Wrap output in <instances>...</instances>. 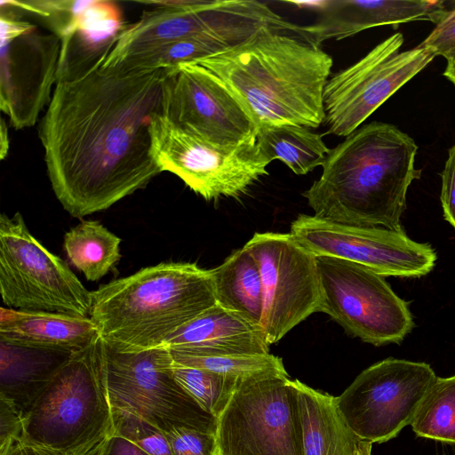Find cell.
<instances>
[{
    "instance_id": "6da1fadb",
    "label": "cell",
    "mask_w": 455,
    "mask_h": 455,
    "mask_svg": "<svg viewBox=\"0 0 455 455\" xmlns=\"http://www.w3.org/2000/svg\"><path fill=\"white\" fill-rule=\"evenodd\" d=\"M57 81L39 128L55 196L72 217L108 209L161 171L149 124L163 113L170 68L103 67Z\"/></svg>"
},
{
    "instance_id": "7a4b0ae2",
    "label": "cell",
    "mask_w": 455,
    "mask_h": 455,
    "mask_svg": "<svg viewBox=\"0 0 455 455\" xmlns=\"http://www.w3.org/2000/svg\"><path fill=\"white\" fill-rule=\"evenodd\" d=\"M417 151L395 126L364 124L330 150L320 178L302 196L319 219L403 230L407 191L421 175L414 165Z\"/></svg>"
},
{
    "instance_id": "3957f363",
    "label": "cell",
    "mask_w": 455,
    "mask_h": 455,
    "mask_svg": "<svg viewBox=\"0 0 455 455\" xmlns=\"http://www.w3.org/2000/svg\"><path fill=\"white\" fill-rule=\"evenodd\" d=\"M281 32L263 27L240 45L193 62L226 84L258 128H316L325 117L323 90L332 58L320 46Z\"/></svg>"
},
{
    "instance_id": "277c9868",
    "label": "cell",
    "mask_w": 455,
    "mask_h": 455,
    "mask_svg": "<svg viewBox=\"0 0 455 455\" xmlns=\"http://www.w3.org/2000/svg\"><path fill=\"white\" fill-rule=\"evenodd\" d=\"M216 304L210 269L190 262H162L92 291L90 318L109 347L141 351L164 345Z\"/></svg>"
},
{
    "instance_id": "5b68a950",
    "label": "cell",
    "mask_w": 455,
    "mask_h": 455,
    "mask_svg": "<svg viewBox=\"0 0 455 455\" xmlns=\"http://www.w3.org/2000/svg\"><path fill=\"white\" fill-rule=\"evenodd\" d=\"M22 419L25 443L67 455L93 452L112 428L100 337L62 366Z\"/></svg>"
},
{
    "instance_id": "8992f818",
    "label": "cell",
    "mask_w": 455,
    "mask_h": 455,
    "mask_svg": "<svg viewBox=\"0 0 455 455\" xmlns=\"http://www.w3.org/2000/svg\"><path fill=\"white\" fill-rule=\"evenodd\" d=\"M101 350L111 407L132 412L166 434L180 428L217 433L219 419L174 378L166 346L119 351L101 339Z\"/></svg>"
},
{
    "instance_id": "52a82bcc",
    "label": "cell",
    "mask_w": 455,
    "mask_h": 455,
    "mask_svg": "<svg viewBox=\"0 0 455 455\" xmlns=\"http://www.w3.org/2000/svg\"><path fill=\"white\" fill-rule=\"evenodd\" d=\"M0 293L12 309L91 315L92 291L29 232L20 212L0 216Z\"/></svg>"
},
{
    "instance_id": "ba28073f",
    "label": "cell",
    "mask_w": 455,
    "mask_h": 455,
    "mask_svg": "<svg viewBox=\"0 0 455 455\" xmlns=\"http://www.w3.org/2000/svg\"><path fill=\"white\" fill-rule=\"evenodd\" d=\"M216 436L219 455H304L295 380L283 373L240 379Z\"/></svg>"
},
{
    "instance_id": "9c48e42d",
    "label": "cell",
    "mask_w": 455,
    "mask_h": 455,
    "mask_svg": "<svg viewBox=\"0 0 455 455\" xmlns=\"http://www.w3.org/2000/svg\"><path fill=\"white\" fill-rule=\"evenodd\" d=\"M150 153L161 172L178 176L205 200L239 197L270 164L256 140L235 147L211 144L183 130L162 113L149 124Z\"/></svg>"
},
{
    "instance_id": "30bf717a",
    "label": "cell",
    "mask_w": 455,
    "mask_h": 455,
    "mask_svg": "<svg viewBox=\"0 0 455 455\" xmlns=\"http://www.w3.org/2000/svg\"><path fill=\"white\" fill-rule=\"evenodd\" d=\"M321 303L347 333L366 343H400L414 326L408 303L384 276L358 263L316 256Z\"/></svg>"
},
{
    "instance_id": "8fae6325",
    "label": "cell",
    "mask_w": 455,
    "mask_h": 455,
    "mask_svg": "<svg viewBox=\"0 0 455 455\" xmlns=\"http://www.w3.org/2000/svg\"><path fill=\"white\" fill-rule=\"evenodd\" d=\"M436 377L428 363L387 358L363 371L336 406L361 442L385 443L411 425Z\"/></svg>"
},
{
    "instance_id": "7c38bea8",
    "label": "cell",
    "mask_w": 455,
    "mask_h": 455,
    "mask_svg": "<svg viewBox=\"0 0 455 455\" xmlns=\"http://www.w3.org/2000/svg\"><path fill=\"white\" fill-rule=\"evenodd\" d=\"M403 44L402 33H395L329 78L323 90V122L328 133L351 134L436 57L430 49L419 45L400 52Z\"/></svg>"
},
{
    "instance_id": "4fadbf2b",
    "label": "cell",
    "mask_w": 455,
    "mask_h": 455,
    "mask_svg": "<svg viewBox=\"0 0 455 455\" xmlns=\"http://www.w3.org/2000/svg\"><path fill=\"white\" fill-rule=\"evenodd\" d=\"M243 246L260 271L264 294L261 325L272 345L318 312L321 290L316 256L291 233H255Z\"/></svg>"
},
{
    "instance_id": "5bb4252c",
    "label": "cell",
    "mask_w": 455,
    "mask_h": 455,
    "mask_svg": "<svg viewBox=\"0 0 455 455\" xmlns=\"http://www.w3.org/2000/svg\"><path fill=\"white\" fill-rule=\"evenodd\" d=\"M290 233L315 256L355 262L384 277H421L436 261L431 245L413 241L403 230L345 225L302 214L291 222Z\"/></svg>"
},
{
    "instance_id": "9a60e30c",
    "label": "cell",
    "mask_w": 455,
    "mask_h": 455,
    "mask_svg": "<svg viewBox=\"0 0 455 455\" xmlns=\"http://www.w3.org/2000/svg\"><path fill=\"white\" fill-rule=\"evenodd\" d=\"M162 114L183 130L220 147L254 140L259 131L251 116L226 84L195 62L170 68Z\"/></svg>"
},
{
    "instance_id": "2e32d148",
    "label": "cell",
    "mask_w": 455,
    "mask_h": 455,
    "mask_svg": "<svg viewBox=\"0 0 455 455\" xmlns=\"http://www.w3.org/2000/svg\"><path fill=\"white\" fill-rule=\"evenodd\" d=\"M154 5L134 23L125 24L103 62L114 67L132 56L235 22L283 19L265 3L254 0L140 1Z\"/></svg>"
},
{
    "instance_id": "e0dca14e",
    "label": "cell",
    "mask_w": 455,
    "mask_h": 455,
    "mask_svg": "<svg viewBox=\"0 0 455 455\" xmlns=\"http://www.w3.org/2000/svg\"><path fill=\"white\" fill-rule=\"evenodd\" d=\"M60 39L36 29L1 40L0 108L15 129L32 127L57 83Z\"/></svg>"
},
{
    "instance_id": "ac0fdd59",
    "label": "cell",
    "mask_w": 455,
    "mask_h": 455,
    "mask_svg": "<svg viewBox=\"0 0 455 455\" xmlns=\"http://www.w3.org/2000/svg\"><path fill=\"white\" fill-rule=\"evenodd\" d=\"M447 11L439 0H325L318 19L309 25H297L294 33L320 46L324 41L340 40L378 26L419 20L437 24Z\"/></svg>"
},
{
    "instance_id": "d6986e66",
    "label": "cell",
    "mask_w": 455,
    "mask_h": 455,
    "mask_svg": "<svg viewBox=\"0 0 455 455\" xmlns=\"http://www.w3.org/2000/svg\"><path fill=\"white\" fill-rule=\"evenodd\" d=\"M188 355L222 356L269 354L262 326L216 304L177 330L164 343Z\"/></svg>"
},
{
    "instance_id": "ffe728a7",
    "label": "cell",
    "mask_w": 455,
    "mask_h": 455,
    "mask_svg": "<svg viewBox=\"0 0 455 455\" xmlns=\"http://www.w3.org/2000/svg\"><path fill=\"white\" fill-rule=\"evenodd\" d=\"M90 317L0 308V340L76 353L99 338Z\"/></svg>"
},
{
    "instance_id": "44dd1931",
    "label": "cell",
    "mask_w": 455,
    "mask_h": 455,
    "mask_svg": "<svg viewBox=\"0 0 455 455\" xmlns=\"http://www.w3.org/2000/svg\"><path fill=\"white\" fill-rule=\"evenodd\" d=\"M75 354L0 340V396L23 418Z\"/></svg>"
},
{
    "instance_id": "7402d4cb",
    "label": "cell",
    "mask_w": 455,
    "mask_h": 455,
    "mask_svg": "<svg viewBox=\"0 0 455 455\" xmlns=\"http://www.w3.org/2000/svg\"><path fill=\"white\" fill-rule=\"evenodd\" d=\"M124 26L116 3L91 1L70 38L61 44L57 81L80 74L108 56Z\"/></svg>"
},
{
    "instance_id": "603a6c76",
    "label": "cell",
    "mask_w": 455,
    "mask_h": 455,
    "mask_svg": "<svg viewBox=\"0 0 455 455\" xmlns=\"http://www.w3.org/2000/svg\"><path fill=\"white\" fill-rule=\"evenodd\" d=\"M304 455H355L361 442L340 416L335 397L295 379Z\"/></svg>"
},
{
    "instance_id": "cb8c5ba5",
    "label": "cell",
    "mask_w": 455,
    "mask_h": 455,
    "mask_svg": "<svg viewBox=\"0 0 455 455\" xmlns=\"http://www.w3.org/2000/svg\"><path fill=\"white\" fill-rule=\"evenodd\" d=\"M257 31L255 23L239 21L132 56L118 65L142 69L174 68L232 49L249 40Z\"/></svg>"
},
{
    "instance_id": "d4e9b609",
    "label": "cell",
    "mask_w": 455,
    "mask_h": 455,
    "mask_svg": "<svg viewBox=\"0 0 455 455\" xmlns=\"http://www.w3.org/2000/svg\"><path fill=\"white\" fill-rule=\"evenodd\" d=\"M217 304L262 326L263 285L257 261L243 246L210 269Z\"/></svg>"
},
{
    "instance_id": "484cf974",
    "label": "cell",
    "mask_w": 455,
    "mask_h": 455,
    "mask_svg": "<svg viewBox=\"0 0 455 455\" xmlns=\"http://www.w3.org/2000/svg\"><path fill=\"white\" fill-rule=\"evenodd\" d=\"M256 143L269 163L279 159L298 175L323 165L331 150L321 134L291 124L260 126Z\"/></svg>"
},
{
    "instance_id": "4316f807",
    "label": "cell",
    "mask_w": 455,
    "mask_h": 455,
    "mask_svg": "<svg viewBox=\"0 0 455 455\" xmlns=\"http://www.w3.org/2000/svg\"><path fill=\"white\" fill-rule=\"evenodd\" d=\"M122 240L97 220H83L64 235L63 248L70 263L88 281L105 276L121 259Z\"/></svg>"
},
{
    "instance_id": "83f0119b",
    "label": "cell",
    "mask_w": 455,
    "mask_h": 455,
    "mask_svg": "<svg viewBox=\"0 0 455 455\" xmlns=\"http://www.w3.org/2000/svg\"><path fill=\"white\" fill-rule=\"evenodd\" d=\"M411 426L417 436L455 444V375L436 377Z\"/></svg>"
},
{
    "instance_id": "f1b7e54d",
    "label": "cell",
    "mask_w": 455,
    "mask_h": 455,
    "mask_svg": "<svg viewBox=\"0 0 455 455\" xmlns=\"http://www.w3.org/2000/svg\"><path fill=\"white\" fill-rule=\"evenodd\" d=\"M176 380L209 413L218 419L229 404L239 378L173 363Z\"/></svg>"
},
{
    "instance_id": "f546056e",
    "label": "cell",
    "mask_w": 455,
    "mask_h": 455,
    "mask_svg": "<svg viewBox=\"0 0 455 455\" xmlns=\"http://www.w3.org/2000/svg\"><path fill=\"white\" fill-rule=\"evenodd\" d=\"M169 350L175 364L204 369L239 379L269 373L287 374L282 358L271 354L196 356Z\"/></svg>"
},
{
    "instance_id": "4dcf8cb0",
    "label": "cell",
    "mask_w": 455,
    "mask_h": 455,
    "mask_svg": "<svg viewBox=\"0 0 455 455\" xmlns=\"http://www.w3.org/2000/svg\"><path fill=\"white\" fill-rule=\"evenodd\" d=\"M111 408L110 432L127 438L150 455H173L165 433L132 412Z\"/></svg>"
},
{
    "instance_id": "1f68e13d",
    "label": "cell",
    "mask_w": 455,
    "mask_h": 455,
    "mask_svg": "<svg viewBox=\"0 0 455 455\" xmlns=\"http://www.w3.org/2000/svg\"><path fill=\"white\" fill-rule=\"evenodd\" d=\"M165 436L173 455H219L216 434L180 428Z\"/></svg>"
},
{
    "instance_id": "d6a6232c",
    "label": "cell",
    "mask_w": 455,
    "mask_h": 455,
    "mask_svg": "<svg viewBox=\"0 0 455 455\" xmlns=\"http://www.w3.org/2000/svg\"><path fill=\"white\" fill-rule=\"evenodd\" d=\"M446 60L455 52V9L448 11L427 37L419 44Z\"/></svg>"
},
{
    "instance_id": "836d02e7",
    "label": "cell",
    "mask_w": 455,
    "mask_h": 455,
    "mask_svg": "<svg viewBox=\"0 0 455 455\" xmlns=\"http://www.w3.org/2000/svg\"><path fill=\"white\" fill-rule=\"evenodd\" d=\"M22 434V416L8 400L0 396V455L21 440Z\"/></svg>"
},
{
    "instance_id": "e575fe53",
    "label": "cell",
    "mask_w": 455,
    "mask_h": 455,
    "mask_svg": "<svg viewBox=\"0 0 455 455\" xmlns=\"http://www.w3.org/2000/svg\"><path fill=\"white\" fill-rule=\"evenodd\" d=\"M440 199L444 219L455 228V146L449 149L442 172Z\"/></svg>"
},
{
    "instance_id": "d590c367",
    "label": "cell",
    "mask_w": 455,
    "mask_h": 455,
    "mask_svg": "<svg viewBox=\"0 0 455 455\" xmlns=\"http://www.w3.org/2000/svg\"><path fill=\"white\" fill-rule=\"evenodd\" d=\"M92 453L93 455H150L132 441L112 432L105 437Z\"/></svg>"
},
{
    "instance_id": "8d00e7d4",
    "label": "cell",
    "mask_w": 455,
    "mask_h": 455,
    "mask_svg": "<svg viewBox=\"0 0 455 455\" xmlns=\"http://www.w3.org/2000/svg\"><path fill=\"white\" fill-rule=\"evenodd\" d=\"M2 455H67L60 451L45 447L25 443L22 440L15 442Z\"/></svg>"
},
{
    "instance_id": "74e56055",
    "label": "cell",
    "mask_w": 455,
    "mask_h": 455,
    "mask_svg": "<svg viewBox=\"0 0 455 455\" xmlns=\"http://www.w3.org/2000/svg\"><path fill=\"white\" fill-rule=\"evenodd\" d=\"M0 158L4 160L9 150L8 128L5 120L2 118L0 128Z\"/></svg>"
},
{
    "instance_id": "f35d334b",
    "label": "cell",
    "mask_w": 455,
    "mask_h": 455,
    "mask_svg": "<svg viewBox=\"0 0 455 455\" xmlns=\"http://www.w3.org/2000/svg\"><path fill=\"white\" fill-rule=\"evenodd\" d=\"M443 76L455 85V52L447 60Z\"/></svg>"
},
{
    "instance_id": "ab89813d",
    "label": "cell",
    "mask_w": 455,
    "mask_h": 455,
    "mask_svg": "<svg viewBox=\"0 0 455 455\" xmlns=\"http://www.w3.org/2000/svg\"><path fill=\"white\" fill-rule=\"evenodd\" d=\"M355 455H372L371 443L366 442H360Z\"/></svg>"
}]
</instances>
